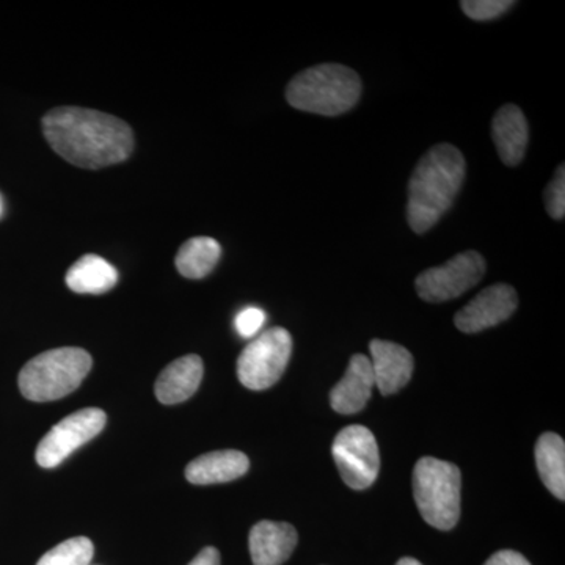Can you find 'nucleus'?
<instances>
[{
	"mask_svg": "<svg viewBox=\"0 0 565 565\" xmlns=\"http://www.w3.org/2000/svg\"><path fill=\"white\" fill-rule=\"evenodd\" d=\"M43 134L52 150L81 169L98 170L125 162L134 134L121 118L84 107H57L44 115Z\"/></svg>",
	"mask_w": 565,
	"mask_h": 565,
	"instance_id": "obj_1",
	"label": "nucleus"
},
{
	"mask_svg": "<svg viewBox=\"0 0 565 565\" xmlns=\"http://www.w3.org/2000/svg\"><path fill=\"white\" fill-rule=\"evenodd\" d=\"M467 173L462 152L438 143L416 163L408 182L407 218L416 234L429 232L451 210Z\"/></svg>",
	"mask_w": 565,
	"mask_h": 565,
	"instance_id": "obj_2",
	"label": "nucleus"
},
{
	"mask_svg": "<svg viewBox=\"0 0 565 565\" xmlns=\"http://www.w3.org/2000/svg\"><path fill=\"white\" fill-rule=\"evenodd\" d=\"M362 95V81L355 71L338 63H323L297 74L286 99L294 109L338 117L355 107Z\"/></svg>",
	"mask_w": 565,
	"mask_h": 565,
	"instance_id": "obj_3",
	"label": "nucleus"
},
{
	"mask_svg": "<svg viewBox=\"0 0 565 565\" xmlns=\"http://www.w3.org/2000/svg\"><path fill=\"white\" fill-rule=\"evenodd\" d=\"M92 366L90 353L84 349H52L40 353L22 367L18 384L25 399L50 403L76 392Z\"/></svg>",
	"mask_w": 565,
	"mask_h": 565,
	"instance_id": "obj_4",
	"label": "nucleus"
},
{
	"mask_svg": "<svg viewBox=\"0 0 565 565\" xmlns=\"http://www.w3.org/2000/svg\"><path fill=\"white\" fill-rule=\"evenodd\" d=\"M462 476L455 463L423 457L415 465L414 493L419 514L430 526L452 530L460 519Z\"/></svg>",
	"mask_w": 565,
	"mask_h": 565,
	"instance_id": "obj_5",
	"label": "nucleus"
},
{
	"mask_svg": "<svg viewBox=\"0 0 565 565\" xmlns=\"http://www.w3.org/2000/svg\"><path fill=\"white\" fill-rule=\"evenodd\" d=\"M292 353L288 330L274 327L256 337L237 360V377L245 388L262 392L280 381Z\"/></svg>",
	"mask_w": 565,
	"mask_h": 565,
	"instance_id": "obj_6",
	"label": "nucleus"
},
{
	"mask_svg": "<svg viewBox=\"0 0 565 565\" xmlns=\"http://www.w3.org/2000/svg\"><path fill=\"white\" fill-rule=\"evenodd\" d=\"M332 455L345 486L364 490L374 484L381 471V455L367 427H344L334 438Z\"/></svg>",
	"mask_w": 565,
	"mask_h": 565,
	"instance_id": "obj_7",
	"label": "nucleus"
},
{
	"mask_svg": "<svg viewBox=\"0 0 565 565\" xmlns=\"http://www.w3.org/2000/svg\"><path fill=\"white\" fill-rule=\"evenodd\" d=\"M484 275V256L475 250L463 252L444 266L433 267L419 274L415 281L416 292L426 302H446L473 288Z\"/></svg>",
	"mask_w": 565,
	"mask_h": 565,
	"instance_id": "obj_8",
	"label": "nucleus"
},
{
	"mask_svg": "<svg viewBox=\"0 0 565 565\" xmlns=\"http://www.w3.org/2000/svg\"><path fill=\"white\" fill-rule=\"evenodd\" d=\"M107 416L102 408L90 407L74 412L66 416L61 423L44 435L36 448V463L43 468L58 467L66 459L81 448L82 445L93 440L104 427Z\"/></svg>",
	"mask_w": 565,
	"mask_h": 565,
	"instance_id": "obj_9",
	"label": "nucleus"
},
{
	"mask_svg": "<svg viewBox=\"0 0 565 565\" xmlns=\"http://www.w3.org/2000/svg\"><path fill=\"white\" fill-rule=\"evenodd\" d=\"M519 307V296L512 286L498 282L465 305L456 315L457 329L463 333H479L511 318Z\"/></svg>",
	"mask_w": 565,
	"mask_h": 565,
	"instance_id": "obj_10",
	"label": "nucleus"
},
{
	"mask_svg": "<svg viewBox=\"0 0 565 565\" xmlns=\"http://www.w3.org/2000/svg\"><path fill=\"white\" fill-rule=\"evenodd\" d=\"M374 384L384 396L399 392L414 374V355L401 344L374 340L370 344Z\"/></svg>",
	"mask_w": 565,
	"mask_h": 565,
	"instance_id": "obj_11",
	"label": "nucleus"
},
{
	"mask_svg": "<svg viewBox=\"0 0 565 565\" xmlns=\"http://www.w3.org/2000/svg\"><path fill=\"white\" fill-rule=\"evenodd\" d=\"M374 386L373 366H371L370 359L362 353H356L349 362L343 379L333 386L332 393H330V404L338 414H359L370 403Z\"/></svg>",
	"mask_w": 565,
	"mask_h": 565,
	"instance_id": "obj_12",
	"label": "nucleus"
},
{
	"mask_svg": "<svg viewBox=\"0 0 565 565\" xmlns=\"http://www.w3.org/2000/svg\"><path fill=\"white\" fill-rule=\"evenodd\" d=\"M297 541L296 527L289 523L269 520L256 523L248 537L253 565L285 564L296 550Z\"/></svg>",
	"mask_w": 565,
	"mask_h": 565,
	"instance_id": "obj_13",
	"label": "nucleus"
},
{
	"mask_svg": "<svg viewBox=\"0 0 565 565\" xmlns=\"http://www.w3.org/2000/svg\"><path fill=\"white\" fill-rule=\"evenodd\" d=\"M492 137L501 161L509 167L519 166L530 141V126L522 109L515 104L501 107L493 117Z\"/></svg>",
	"mask_w": 565,
	"mask_h": 565,
	"instance_id": "obj_14",
	"label": "nucleus"
},
{
	"mask_svg": "<svg viewBox=\"0 0 565 565\" xmlns=\"http://www.w3.org/2000/svg\"><path fill=\"white\" fill-rule=\"evenodd\" d=\"M203 360L199 355H185L174 360L159 375L154 392L159 403L174 405L192 397L202 384Z\"/></svg>",
	"mask_w": 565,
	"mask_h": 565,
	"instance_id": "obj_15",
	"label": "nucleus"
},
{
	"mask_svg": "<svg viewBox=\"0 0 565 565\" xmlns=\"http://www.w3.org/2000/svg\"><path fill=\"white\" fill-rule=\"evenodd\" d=\"M248 468L250 460L244 452L226 449L196 457L185 468V478L195 486L222 484L243 478Z\"/></svg>",
	"mask_w": 565,
	"mask_h": 565,
	"instance_id": "obj_16",
	"label": "nucleus"
},
{
	"mask_svg": "<svg viewBox=\"0 0 565 565\" xmlns=\"http://www.w3.org/2000/svg\"><path fill=\"white\" fill-rule=\"evenodd\" d=\"M65 281L73 292L104 294L115 288L118 273L102 256L84 255L70 267Z\"/></svg>",
	"mask_w": 565,
	"mask_h": 565,
	"instance_id": "obj_17",
	"label": "nucleus"
},
{
	"mask_svg": "<svg viewBox=\"0 0 565 565\" xmlns=\"http://www.w3.org/2000/svg\"><path fill=\"white\" fill-rule=\"evenodd\" d=\"M535 463L546 489L565 500V444L557 434L545 433L535 445Z\"/></svg>",
	"mask_w": 565,
	"mask_h": 565,
	"instance_id": "obj_18",
	"label": "nucleus"
},
{
	"mask_svg": "<svg viewBox=\"0 0 565 565\" xmlns=\"http://www.w3.org/2000/svg\"><path fill=\"white\" fill-rule=\"evenodd\" d=\"M222 247L217 241L207 236L192 237L181 245L177 255V269L182 277L191 280L210 275L221 259Z\"/></svg>",
	"mask_w": 565,
	"mask_h": 565,
	"instance_id": "obj_19",
	"label": "nucleus"
},
{
	"mask_svg": "<svg viewBox=\"0 0 565 565\" xmlns=\"http://www.w3.org/2000/svg\"><path fill=\"white\" fill-rule=\"evenodd\" d=\"M95 546L87 537H73L62 542L41 556L36 565H90Z\"/></svg>",
	"mask_w": 565,
	"mask_h": 565,
	"instance_id": "obj_20",
	"label": "nucleus"
},
{
	"mask_svg": "<svg viewBox=\"0 0 565 565\" xmlns=\"http://www.w3.org/2000/svg\"><path fill=\"white\" fill-rule=\"evenodd\" d=\"M514 6L515 2L512 0H462L460 2L463 13L475 21L497 20Z\"/></svg>",
	"mask_w": 565,
	"mask_h": 565,
	"instance_id": "obj_21",
	"label": "nucleus"
},
{
	"mask_svg": "<svg viewBox=\"0 0 565 565\" xmlns=\"http://www.w3.org/2000/svg\"><path fill=\"white\" fill-rule=\"evenodd\" d=\"M546 212L555 221H563L565 215V166L557 167L555 177L544 193Z\"/></svg>",
	"mask_w": 565,
	"mask_h": 565,
	"instance_id": "obj_22",
	"label": "nucleus"
},
{
	"mask_svg": "<svg viewBox=\"0 0 565 565\" xmlns=\"http://www.w3.org/2000/svg\"><path fill=\"white\" fill-rule=\"evenodd\" d=\"M266 322V313L262 308L248 307L241 311L234 319V327L243 338L255 337Z\"/></svg>",
	"mask_w": 565,
	"mask_h": 565,
	"instance_id": "obj_23",
	"label": "nucleus"
},
{
	"mask_svg": "<svg viewBox=\"0 0 565 565\" xmlns=\"http://www.w3.org/2000/svg\"><path fill=\"white\" fill-rule=\"evenodd\" d=\"M484 565H531L530 561L520 553L512 550H503V552L494 553Z\"/></svg>",
	"mask_w": 565,
	"mask_h": 565,
	"instance_id": "obj_24",
	"label": "nucleus"
},
{
	"mask_svg": "<svg viewBox=\"0 0 565 565\" xmlns=\"http://www.w3.org/2000/svg\"><path fill=\"white\" fill-rule=\"evenodd\" d=\"M189 565H221V553L214 546H206Z\"/></svg>",
	"mask_w": 565,
	"mask_h": 565,
	"instance_id": "obj_25",
	"label": "nucleus"
},
{
	"mask_svg": "<svg viewBox=\"0 0 565 565\" xmlns=\"http://www.w3.org/2000/svg\"><path fill=\"white\" fill-rule=\"evenodd\" d=\"M396 565H423L419 561L414 559V557H403V559L397 561Z\"/></svg>",
	"mask_w": 565,
	"mask_h": 565,
	"instance_id": "obj_26",
	"label": "nucleus"
},
{
	"mask_svg": "<svg viewBox=\"0 0 565 565\" xmlns=\"http://www.w3.org/2000/svg\"><path fill=\"white\" fill-rule=\"evenodd\" d=\"M0 215H2V200H0Z\"/></svg>",
	"mask_w": 565,
	"mask_h": 565,
	"instance_id": "obj_27",
	"label": "nucleus"
}]
</instances>
